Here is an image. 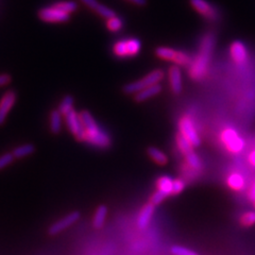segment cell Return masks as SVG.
<instances>
[{
  "label": "cell",
  "mask_w": 255,
  "mask_h": 255,
  "mask_svg": "<svg viewBox=\"0 0 255 255\" xmlns=\"http://www.w3.org/2000/svg\"><path fill=\"white\" fill-rule=\"evenodd\" d=\"M64 117H65V122L69 131L74 135L75 138L78 141H84L86 131L81 123V119H80L79 114H77V112L75 110L70 111L69 113L66 114Z\"/></svg>",
  "instance_id": "ba28073f"
},
{
  "label": "cell",
  "mask_w": 255,
  "mask_h": 255,
  "mask_svg": "<svg viewBox=\"0 0 255 255\" xmlns=\"http://www.w3.org/2000/svg\"><path fill=\"white\" fill-rule=\"evenodd\" d=\"M163 78H164V71L162 69H155L153 71H151V73H149L142 79L138 80V81L126 84L123 87V92L126 95H135L136 93L142 91L143 89H146V87L159 83V81H161Z\"/></svg>",
  "instance_id": "7a4b0ae2"
},
{
  "label": "cell",
  "mask_w": 255,
  "mask_h": 255,
  "mask_svg": "<svg viewBox=\"0 0 255 255\" xmlns=\"http://www.w3.org/2000/svg\"><path fill=\"white\" fill-rule=\"evenodd\" d=\"M231 57L237 64H244L247 59H248V52H247V48L242 42H234L231 45L230 48Z\"/></svg>",
  "instance_id": "2e32d148"
},
{
  "label": "cell",
  "mask_w": 255,
  "mask_h": 255,
  "mask_svg": "<svg viewBox=\"0 0 255 255\" xmlns=\"http://www.w3.org/2000/svg\"><path fill=\"white\" fill-rule=\"evenodd\" d=\"M175 142H177L180 152L184 156L194 151V146L181 133L177 134V136H175Z\"/></svg>",
  "instance_id": "484cf974"
},
{
  "label": "cell",
  "mask_w": 255,
  "mask_h": 255,
  "mask_svg": "<svg viewBox=\"0 0 255 255\" xmlns=\"http://www.w3.org/2000/svg\"><path fill=\"white\" fill-rule=\"evenodd\" d=\"M80 1L84 3L85 5L89 6L90 9L95 11L96 13H97L99 16H101V17H103V18L110 19V18H113L116 16V13L113 10L110 9L109 6H107L105 4L99 3L98 0H80Z\"/></svg>",
  "instance_id": "5bb4252c"
},
{
  "label": "cell",
  "mask_w": 255,
  "mask_h": 255,
  "mask_svg": "<svg viewBox=\"0 0 255 255\" xmlns=\"http://www.w3.org/2000/svg\"><path fill=\"white\" fill-rule=\"evenodd\" d=\"M248 198H249V200L253 203L254 207H255V179L252 182V184H251V186H250V188L248 190Z\"/></svg>",
  "instance_id": "d590c367"
},
{
  "label": "cell",
  "mask_w": 255,
  "mask_h": 255,
  "mask_svg": "<svg viewBox=\"0 0 255 255\" xmlns=\"http://www.w3.org/2000/svg\"><path fill=\"white\" fill-rule=\"evenodd\" d=\"M62 114L59 110H53L50 113V132L53 135L60 134L62 130Z\"/></svg>",
  "instance_id": "cb8c5ba5"
},
{
  "label": "cell",
  "mask_w": 255,
  "mask_h": 255,
  "mask_svg": "<svg viewBox=\"0 0 255 255\" xmlns=\"http://www.w3.org/2000/svg\"><path fill=\"white\" fill-rule=\"evenodd\" d=\"M16 99H17L16 92L9 91L3 95V97L0 100V126H2L5 123L7 114L10 113V111L14 107Z\"/></svg>",
  "instance_id": "8fae6325"
},
{
  "label": "cell",
  "mask_w": 255,
  "mask_h": 255,
  "mask_svg": "<svg viewBox=\"0 0 255 255\" xmlns=\"http://www.w3.org/2000/svg\"><path fill=\"white\" fill-rule=\"evenodd\" d=\"M190 4L194 9L201 14L203 17L210 20H216L218 18V12L215 7L206 0H190Z\"/></svg>",
  "instance_id": "7c38bea8"
},
{
  "label": "cell",
  "mask_w": 255,
  "mask_h": 255,
  "mask_svg": "<svg viewBox=\"0 0 255 255\" xmlns=\"http://www.w3.org/2000/svg\"><path fill=\"white\" fill-rule=\"evenodd\" d=\"M214 44V36L212 34H206L203 37L200 47H199V52L190 64L189 76L195 81H200L205 78L207 70H209Z\"/></svg>",
  "instance_id": "6da1fadb"
},
{
  "label": "cell",
  "mask_w": 255,
  "mask_h": 255,
  "mask_svg": "<svg viewBox=\"0 0 255 255\" xmlns=\"http://www.w3.org/2000/svg\"><path fill=\"white\" fill-rule=\"evenodd\" d=\"M155 212V205L151 202H148L147 204L143 205L136 219V226L139 230H146L148 226L150 225L151 219L153 217V214Z\"/></svg>",
  "instance_id": "4fadbf2b"
},
{
  "label": "cell",
  "mask_w": 255,
  "mask_h": 255,
  "mask_svg": "<svg viewBox=\"0 0 255 255\" xmlns=\"http://www.w3.org/2000/svg\"><path fill=\"white\" fill-rule=\"evenodd\" d=\"M12 82V76L10 74L0 75V87H3Z\"/></svg>",
  "instance_id": "e575fe53"
},
{
  "label": "cell",
  "mask_w": 255,
  "mask_h": 255,
  "mask_svg": "<svg viewBox=\"0 0 255 255\" xmlns=\"http://www.w3.org/2000/svg\"><path fill=\"white\" fill-rule=\"evenodd\" d=\"M74 102H75V99L73 96L70 95H67L63 98V100L61 101V105L58 109L63 116H65L66 114L69 113L70 111L74 110Z\"/></svg>",
  "instance_id": "4316f807"
},
{
  "label": "cell",
  "mask_w": 255,
  "mask_h": 255,
  "mask_svg": "<svg viewBox=\"0 0 255 255\" xmlns=\"http://www.w3.org/2000/svg\"><path fill=\"white\" fill-rule=\"evenodd\" d=\"M239 223L245 228H250L255 226V211L245 212L241 217H239Z\"/></svg>",
  "instance_id": "f1b7e54d"
},
{
  "label": "cell",
  "mask_w": 255,
  "mask_h": 255,
  "mask_svg": "<svg viewBox=\"0 0 255 255\" xmlns=\"http://www.w3.org/2000/svg\"><path fill=\"white\" fill-rule=\"evenodd\" d=\"M37 15L39 19L46 22H66L70 19V14L62 12L53 6L41 9Z\"/></svg>",
  "instance_id": "9c48e42d"
},
{
  "label": "cell",
  "mask_w": 255,
  "mask_h": 255,
  "mask_svg": "<svg viewBox=\"0 0 255 255\" xmlns=\"http://www.w3.org/2000/svg\"><path fill=\"white\" fill-rule=\"evenodd\" d=\"M220 138L229 152L233 154L242 152L245 147L244 139L239 136V134L234 129H231V128H227L221 132Z\"/></svg>",
  "instance_id": "5b68a950"
},
{
  "label": "cell",
  "mask_w": 255,
  "mask_h": 255,
  "mask_svg": "<svg viewBox=\"0 0 255 255\" xmlns=\"http://www.w3.org/2000/svg\"><path fill=\"white\" fill-rule=\"evenodd\" d=\"M14 161H15V157L12 154V152H7L0 156V170L4 169L7 166H10Z\"/></svg>",
  "instance_id": "1f68e13d"
},
{
  "label": "cell",
  "mask_w": 255,
  "mask_h": 255,
  "mask_svg": "<svg viewBox=\"0 0 255 255\" xmlns=\"http://www.w3.org/2000/svg\"><path fill=\"white\" fill-rule=\"evenodd\" d=\"M155 54L162 60L172 61L173 63H175V65L178 66H187V65H190L191 62H193V60H191V58L189 57V54L183 51L174 50L169 47L156 48Z\"/></svg>",
  "instance_id": "277c9868"
},
{
  "label": "cell",
  "mask_w": 255,
  "mask_h": 255,
  "mask_svg": "<svg viewBox=\"0 0 255 255\" xmlns=\"http://www.w3.org/2000/svg\"><path fill=\"white\" fill-rule=\"evenodd\" d=\"M185 163L188 166V169L193 172L195 177H196V173L201 171L203 168L202 161L200 159V157L198 156V154L195 152V151L185 155Z\"/></svg>",
  "instance_id": "7402d4cb"
},
{
  "label": "cell",
  "mask_w": 255,
  "mask_h": 255,
  "mask_svg": "<svg viewBox=\"0 0 255 255\" xmlns=\"http://www.w3.org/2000/svg\"><path fill=\"white\" fill-rule=\"evenodd\" d=\"M169 83L173 94L178 95L182 92V73L178 65H173L168 71Z\"/></svg>",
  "instance_id": "9a60e30c"
},
{
  "label": "cell",
  "mask_w": 255,
  "mask_h": 255,
  "mask_svg": "<svg viewBox=\"0 0 255 255\" xmlns=\"http://www.w3.org/2000/svg\"><path fill=\"white\" fill-rule=\"evenodd\" d=\"M186 182L182 179H173V187H172V196H177L184 190Z\"/></svg>",
  "instance_id": "d6a6232c"
},
{
  "label": "cell",
  "mask_w": 255,
  "mask_h": 255,
  "mask_svg": "<svg viewBox=\"0 0 255 255\" xmlns=\"http://www.w3.org/2000/svg\"><path fill=\"white\" fill-rule=\"evenodd\" d=\"M162 91V86L157 84L154 85H151L149 87H146V89H143L142 91L138 92L134 95V101L135 102H143L146 101L150 98L154 97V96L158 95Z\"/></svg>",
  "instance_id": "ac0fdd59"
},
{
  "label": "cell",
  "mask_w": 255,
  "mask_h": 255,
  "mask_svg": "<svg viewBox=\"0 0 255 255\" xmlns=\"http://www.w3.org/2000/svg\"><path fill=\"white\" fill-rule=\"evenodd\" d=\"M227 185L234 191H243L246 188V180L239 172H232L228 175Z\"/></svg>",
  "instance_id": "d6986e66"
},
{
  "label": "cell",
  "mask_w": 255,
  "mask_h": 255,
  "mask_svg": "<svg viewBox=\"0 0 255 255\" xmlns=\"http://www.w3.org/2000/svg\"><path fill=\"white\" fill-rule=\"evenodd\" d=\"M108 206L105 204H100L97 209L95 210L94 216L92 219V227L95 230H100L106 225L107 217H108Z\"/></svg>",
  "instance_id": "e0dca14e"
},
{
  "label": "cell",
  "mask_w": 255,
  "mask_h": 255,
  "mask_svg": "<svg viewBox=\"0 0 255 255\" xmlns=\"http://www.w3.org/2000/svg\"><path fill=\"white\" fill-rule=\"evenodd\" d=\"M84 141L90 143L92 146L98 147L101 149H108L112 146V139L109 137V135L107 133L101 130L94 133L86 132Z\"/></svg>",
  "instance_id": "30bf717a"
},
{
  "label": "cell",
  "mask_w": 255,
  "mask_h": 255,
  "mask_svg": "<svg viewBox=\"0 0 255 255\" xmlns=\"http://www.w3.org/2000/svg\"><path fill=\"white\" fill-rule=\"evenodd\" d=\"M124 27V22L123 20L115 16L113 18H110L107 21V28L112 31V32H118L119 30H122Z\"/></svg>",
  "instance_id": "f546056e"
},
{
  "label": "cell",
  "mask_w": 255,
  "mask_h": 255,
  "mask_svg": "<svg viewBox=\"0 0 255 255\" xmlns=\"http://www.w3.org/2000/svg\"><path fill=\"white\" fill-rule=\"evenodd\" d=\"M167 197L163 194V193H161V191H158V190H156L155 193L150 197V200H149V202H151L152 204H154L155 206L156 205H159L161 204L165 199H166Z\"/></svg>",
  "instance_id": "836d02e7"
},
{
  "label": "cell",
  "mask_w": 255,
  "mask_h": 255,
  "mask_svg": "<svg viewBox=\"0 0 255 255\" xmlns=\"http://www.w3.org/2000/svg\"><path fill=\"white\" fill-rule=\"evenodd\" d=\"M35 150L36 148L33 143H25V145L16 147L12 151V154L14 155L15 159H20V158L32 155L35 152Z\"/></svg>",
  "instance_id": "603a6c76"
},
{
  "label": "cell",
  "mask_w": 255,
  "mask_h": 255,
  "mask_svg": "<svg viewBox=\"0 0 255 255\" xmlns=\"http://www.w3.org/2000/svg\"><path fill=\"white\" fill-rule=\"evenodd\" d=\"M156 189L161 191L166 197L172 196V187H173V179L169 175H162L156 180Z\"/></svg>",
  "instance_id": "ffe728a7"
},
{
  "label": "cell",
  "mask_w": 255,
  "mask_h": 255,
  "mask_svg": "<svg viewBox=\"0 0 255 255\" xmlns=\"http://www.w3.org/2000/svg\"><path fill=\"white\" fill-rule=\"evenodd\" d=\"M141 49V43L137 38L124 39L117 42L113 47V53L117 58H133L137 55Z\"/></svg>",
  "instance_id": "3957f363"
},
{
  "label": "cell",
  "mask_w": 255,
  "mask_h": 255,
  "mask_svg": "<svg viewBox=\"0 0 255 255\" xmlns=\"http://www.w3.org/2000/svg\"><path fill=\"white\" fill-rule=\"evenodd\" d=\"M55 9H58L62 12H65L68 14L74 13L78 10V3L75 1H71V0H68V1H61L52 5Z\"/></svg>",
  "instance_id": "83f0119b"
},
{
  "label": "cell",
  "mask_w": 255,
  "mask_h": 255,
  "mask_svg": "<svg viewBox=\"0 0 255 255\" xmlns=\"http://www.w3.org/2000/svg\"><path fill=\"white\" fill-rule=\"evenodd\" d=\"M128 1L135 4V5H138V6H143L147 3V0H128Z\"/></svg>",
  "instance_id": "8d00e7d4"
},
{
  "label": "cell",
  "mask_w": 255,
  "mask_h": 255,
  "mask_svg": "<svg viewBox=\"0 0 255 255\" xmlns=\"http://www.w3.org/2000/svg\"><path fill=\"white\" fill-rule=\"evenodd\" d=\"M248 161H249V163H250L253 167H255V150H253L252 152L249 154Z\"/></svg>",
  "instance_id": "74e56055"
},
{
  "label": "cell",
  "mask_w": 255,
  "mask_h": 255,
  "mask_svg": "<svg viewBox=\"0 0 255 255\" xmlns=\"http://www.w3.org/2000/svg\"><path fill=\"white\" fill-rule=\"evenodd\" d=\"M147 153L150 156V158L158 165H166L167 162H168V157H167V155L163 152V151H161L157 148L149 147L147 149Z\"/></svg>",
  "instance_id": "d4e9b609"
},
{
  "label": "cell",
  "mask_w": 255,
  "mask_h": 255,
  "mask_svg": "<svg viewBox=\"0 0 255 255\" xmlns=\"http://www.w3.org/2000/svg\"><path fill=\"white\" fill-rule=\"evenodd\" d=\"M80 218H81V213L79 211H74L69 214H67L66 216L62 217L61 219H59L58 221H55L54 223L48 228L47 233L49 236H55L58 235L64 231L67 230L68 228H70L71 226H74L75 223H77Z\"/></svg>",
  "instance_id": "8992f818"
},
{
  "label": "cell",
  "mask_w": 255,
  "mask_h": 255,
  "mask_svg": "<svg viewBox=\"0 0 255 255\" xmlns=\"http://www.w3.org/2000/svg\"><path fill=\"white\" fill-rule=\"evenodd\" d=\"M170 252L172 255H199L197 252L186 248V247L179 246V245L172 246Z\"/></svg>",
  "instance_id": "4dcf8cb0"
},
{
  "label": "cell",
  "mask_w": 255,
  "mask_h": 255,
  "mask_svg": "<svg viewBox=\"0 0 255 255\" xmlns=\"http://www.w3.org/2000/svg\"><path fill=\"white\" fill-rule=\"evenodd\" d=\"M79 116H80V119H81V123L86 132L94 133V132L100 131L97 123H96L94 117L92 116V114L89 111H82L81 113L79 114Z\"/></svg>",
  "instance_id": "44dd1931"
},
{
  "label": "cell",
  "mask_w": 255,
  "mask_h": 255,
  "mask_svg": "<svg viewBox=\"0 0 255 255\" xmlns=\"http://www.w3.org/2000/svg\"><path fill=\"white\" fill-rule=\"evenodd\" d=\"M179 130L183 136H184L191 143V145L194 146V148L200 146V143H201L200 136H199V134L196 130L195 125L193 123V119H191L188 115L183 116L180 119Z\"/></svg>",
  "instance_id": "52a82bcc"
}]
</instances>
